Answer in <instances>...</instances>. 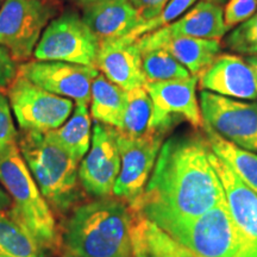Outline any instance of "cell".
<instances>
[{
	"instance_id": "cell-1",
	"label": "cell",
	"mask_w": 257,
	"mask_h": 257,
	"mask_svg": "<svg viewBox=\"0 0 257 257\" xmlns=\"http://www.w3.org/2000/svg\"><path fill=\"white\" fill-rule=\"evenodd\" d=\"M205 135H174L165 141L149 181L128 207L160 229L192 220L225 198L210 161Z\"/></svg>"
},
{
	"instance_id": "cell-2",
	"label": "cell",
	"mask_w": 257,
	"mask_h": 257,
	"mask_svg": "<svg viewBox=\"0 0 257 257\" xmlns=\"http://www.w3.org/2000/svg\"><path fill=\"white\" fill-rule=\"evenodd\" d=\"M134 212L118 198H98L74 208L61 242L75 257H134Z\"/></svg>"
},
{
	"instance_id": "cell-3",
	"label": "cell",
	"mask_w": 257,
	"mask_h": 257,
	"mask_svg": "<svg viewBox=\"0 0 257 257\" xmlns=\"http://www.w3.org/2000/svg\"><path fill=\"white\" fill-rule=\"evenodd\" d=\"M17 144L31 175L51 208L66 213L80 199L79 162L47 133L23 131Z\"/></svg>"
},
{
	"instance_id": "cell-4",
	"label": "cell",
	"mask_w": 257,
	"mask_h": 257,
	"mask_svg": "<svg viewBox=\"0 0 257 257\" xmlns=\"http://www.w3.org/2000/svg\"><path fill=\"white\" fill-rule=\"evenodd\" d=\"M0 185L11 198L10 216L23 225L44 249H55L61 238L55 216L31 175L17 143L0 154Z\"/></svg>"
},
{
	"instance_id": "cell-5",
	"label": "cell",
	"mask_w": 257,
	"mask_h": 257,
	"mask_svg": "<svg viewBox=\"0 0 257 257\" xmlns=\"http://www.w3.org/2000/svg\"><path fill=\"white\" fill-rule=\"evenodd\" d=\"M163 231L194 257H257L234 224L225 198L201 216L173 224Z\"/></svg>"
},
{
	"instance_id": "cell-6",
	"label": "cell",
	"mask_w": 257,
	"mask_h": 257,
	"mask_svg": "<svg viewBox=\"0 0 257 257\" xmlns=\"http://www.w3.org/2000/svg\"><path fill=\"white\" fill-rule=\"evenodd\" d=\"M59 9L55 0H4L0 6V47L16 62H27Z\"/></svg>"
},
{
	"instance_id": "cell-7",
	"label": "cell",
	"mask_w": 257,
	"mask_h": 257,
	"mask_svg": "<svg viewBox=\"0 0 257 257\" xmlns=\"http://www.w3.org/2000/svg\"><path fill=\"white\" fill-rule=\"evenodd\" d=\"M99 47L100 40L83 19L74 12H67L48 24L34 56L38 61H61L95 67Z\"/></svg>"
},
{
	"instance_id": "cell-8",
	"label": "cell",
	"mask_w": 257,
	"mask_h": 257,
	"mask_svg": "<svg viewBox=\"0 0 257 257\" xmlns=\"http://www.w3.org/2000/svg\"><path fill=\"white\" fill-rule=\"evenodd\" d=\"M10 107L23 131L49 133L68 120L74 101L53 94L21 74L6 89Z\"/></svg>"
},
{
	"instance_id": "cell-9",
	"label": "cell",
	"mask_w": 257,
	"mask_h": 257,
	"mask_svg": "<svg viewBox=\"0 0 257 257\" xmlns=\"http://www.w3.org/2000/svg\"><path fill=\"white\" fill-rule=\"evenodd\" d=\"M204 125L234 146L257 153V104L201 91Z\"/></svg>"
},
{
	"instance_id": "cell-10",
	"label": "cell",
	"mask_w": 257,
	"mask_h": 257,
	"mask_svg": "<svg viewBox=\"0 0 257 257\" xmlns=\"http://www.w3.org/2000/svg\"><path fill=\"white\" fill-rule=\"evenodd\" d=\"M198 81V76L191 75L144 85L154 106L153 131L166 135L180 120H186L195 130L204 127L197 95Z\"/></svg>"
},
{
	"instance_id": "cell-11",
	"label": "cell",
	"mask_w": 257,
	"mask_h": 257,
	"mask_svg": "<svg viewBox=\"0 0 257 257\" xmlns=\"http://www.w3.org/2000/svg\"><path fill=\"white\" fill-rule=\"evenodd\" d=\"M165 136L152 131L142 137L131 138L117 131L120 170L113 188L115 198L128 205L142 194L155 167Z\"/></svg>"
},
{
	"instance_id": "cell-12",
	"label": "cell",
	"mask_w": 257,
	"mask_h": 257,
	"mask_svg": "<svg viewBox=\"0 0 257 257\" xmlns=\"http://www.w3.org/2000/svg\"><path fill=\"white\" fill-rule=\"evenodd\" d=\"M99 73L95 67L61 61L34 60L18 66V74L35 85L87 107L91 102L92 83Z\"/></svg>"
},
{
	"instance_id": "cell-13",
	"label": "cell",
	"mask_w": 257,
	"mask_h": 257,
	"mask_svg": "<svg viewBox=\"0 0 257 257\" xmlns=\"http://www.w3.org/2000/svg\"><path fill=\"white\" fill-rule=\"evenodd\" d=\"M119 170L117 130L108 125L95 123L91 148L79 165V182L92 197H111Z\"/></svg>"
},
{
	"instance_id": "cell-14",
	"label": "cell",
	"mask_w": 257,
	"mask_h": 257,
	"mask_svg": "<svg viewBox=\"0 0 257 257\" xmlns=\"http://www.w3.org/2000/svg\"><path fill=\"white\" fill-rule=\"evenodd\" d=\"M198 79L201 91L238 100L257 99L256 74L246 59L238 55L219 54Z\"/></svg>"
},
{
	"instance_id": "cell-15",
	"label": "cell",
	"mask_w": 257,
	"mask_h": 257,
	"mask_svg": "<svg viewBox=\"0 0 257 257\" xmlns=\"http://www.w3.org/2000/svg\"><path fill=\"white\" fill-rule=\"evenodd\" d=\"M136 43L140 50L163 48L192 75L198 78L219 55L221 49L219 41L172 35L166 27L140 37Z\"/></svg>"
},
{
	"instance_id": "cell-16",
	"label": "cell",
	"mask_w": 257,
	"mask_h": 257,
	"mask_svg": "<svg viewBox=\"0 0 257 257\" xmlns=\"http://www.w3.org/2000/svg\"><path fill=\"white\" fill-rule=\"evenodd\" d=\"M210 161L223 187L234 224L257 252V193L212 150Z\"/></svg>"
},
{
	"instance_id": "cell-17",
	"label": "cell",
	"mask_w": 257,
	"mask_h": 257,
	"mask_svg": "<svg viewBox=\"0 0 257 257\" xmlns=\"http://www.w3.org/2000/svg\"><path fill=\"white\" fill-rule=\"evenodd\" d=\"M95 67L126 92L146 85L141 51L136 41L126 36L100 41Z\"/></svg>"
},
{
	"instance_id": "cell-18",
	"label": "cell",
	"mask_w": 257,
	"mask_h": 257,
	"mask_svg": "<svg viewBox=\"0 0 257 257\" xmlns=\"http://www.w3.org/2000/svg\"><path fill=\"white\" fill-rule=\"evenodd\" d=\"M82 19L100 41L127 36L144 22L130 0H104L86 6Z\"/></svg>"
},
{
	"instance_id": "cell-19",
	"label": "cell",
	"mask_w": 257,
	"mask_h": 257,
	"mask_svg": "<svg viewBox=\"0 0 257 257\" xmlns=\"http://www.w3.org/2000/svg\"><path fill=\"white\" fill-rule=\"evenodd\" d=\"M166 28L172 35L202 40L219 41L227 32L223 6L213 0H200Z\"/></svg>"
},
{
	"instance_id": "cell-20",
	"label": "cell",
	"mask_w": 257,
	"mask_h": 257,
	"mask_svg": "<svg viewBox=\"0 0 257 257\" xmlns=\"http://www.w3.org/2000/svg\"><path fill=\"white\" fill-rule=\"evenodd\" d=\"M89 114L96 123L119 130L126 106V91L99 73L91 88Z\"/></svg>"
},
{
	"instance_id": "cell-21",
	"label": "cell",
	"mask_w": 257,
	"mask_h": 257,
	"mask_svg": "<svg viewBox=\"0 0 257 257\" xmlns=\"http://www.w3.org/2000/svg\"><path fill=\"white\" fill-rule=\"evenodd\" d=\"M91 118L87 106L76 105L66 123L47 134L72 159L80 163L91 148L93 131Z\"/></svg>"
},
{
	"instance_id": "cell-22",
	"label": "cell",
	"mask_w": 257,
	"mask_h": 257,
	"mask_svg": "<svg viewBox=\"0 0 257 257\" xmlns=\"http://www.w3.org/2000/svg\"><path fill=\"white\" fill-rule=\"evenodd\" d=\"M202 130L212 152L257 193V154L224 140L207 125Z\"/></svg>"
},
{
	"instance_id": "cell-23",
	"label": "cell",
	"mask_w": 257,
	"mask_h": 257,
	"mask_svg": "<svg viewBox=\"0 0 257 257\" xmlns=\"http://www.w3.org/2000/svg\"><path fill=\"white\" fill-rule=\"evenodd\" d=\"M133 238L140 242L148 257H194L166 231L135 212Z\"/></svg>"
},
{
	"instance_id": "cell-24",
	"label": "cell",
	"mask_w": 257,
	"mask_h": 257,
	"mask_svg": "<svg viewBox=\"0 0 257 257\" xmlns=\"http://www.w3.org/2000/svg\"><path fill=\"white\" fill-rule=\"evenodd\" d=\"M0 257H48V255L23 225L10 216L9 211H0Z\"/></svg>"
},
{
	"instance_id": "cell-25",
	"label": "cell",
	"mask_w": 257,
	"mask_h": 257,
	"mask_svg": "<svg viewBox=\"0 0 257 257\" xmlns=\"http://www.w3.org/2000/svg\"><path fill=\"white\" fill-rule=\"evenodd\" d=\"M153 113L152 98L144 86L127 91L123 121L117 131L131 138L142 137L152 133Z\"/></svg>"
},
{
	"instance_id": "cell-26",
	"label": "cell",
	"mask_w": 257,
	"mask_h": 257,
	"mask_svg": "<svg viewBox=\"0 0 257 257\" xmlns=\"http://www.w3.org/2000/svg\"><path fill=\"white\" fill-rule=\"evenodd\" d=\"M140 51L146 83L185 79L192 75L163 48H148Z\"/></svg>"
},
{
	"instance_id": "cell-27",
	"label": "cell",
	"mask_w": 257,
	"mask_h": 257,
	"mask_svg": "<svg viewBox=\"0 0 257 257\" xmlns=\"http://www.w3.org/2000/svg\"><path fill=\"white\" fill-rule=\"evenodd\" d=\"M197 2L198 0H169L168 4L166 5V8L162 10V12L157 17L143 22L140 27L131 31L126 37L136 41L144 35L168 27L169 24L174 23L182 15L186 14Z\"/></svg>"
},
{
	"instance_id": "cell-28",
	"label": "cell",
	"mask_w": 257,
	"mask_h": 257,
	"mask_svg": "<svg viewBox=\"0 0 257 257\" xmlns=\"http://www.w3.org/2000/svg\"><path fill=\"white\" fill-rule=\"evenodd\" d=\"M227 48L245 56H257V11L233 29L225 40Z\"/></svg>"
},
{
	"instance_id": "cell-29",
	"label": "cell",
	"mask_w": 257,
	"mask_h": 257,
	"mask_svg": "<svg viewBox=\"0 0 257 257\" xmlns=\"http://www.w3.org/2000/svg\"><path fill=\"white\" fill-rule=\"evenodd\" d=\"M224 23L227 30L246 22L257 11V0H227L225 3Z\"/></svg>"
},
{
	"instance_id": "cell-30",
	"label": "cell",
	"mask_w": 257,
	"mask_h": 257,
	"mask_svg": "<svg viewBox=\"0 0 257 257\" xmlns=\"http://www.w3.org/2000/svg\"><path fill=\"white\" fill-rule=\"evenodd\" d=\"M18 131L16 128L8 94L0 91V154L11 144L17 143Z\"/></svg>"
},
{
	"instance_id": "cell-31",
	"label": "cell",
	"mask_w": 257,
	"mask_h": 257,
	"mask_svg": "<svg viewBox=\"0 0 257 257\" xmlns=\"http://www.w3.org/2000/svg\"><path fill=\"white\" fill-rule=\"evenodd\" d=\"M18 74L17 62L5 48L0 47V91H5Z\"/></svg>"
},
{
	"instance_id": "cell-32",
	"label": "cell",
	"mask_w": 257,
	"mask_h": 257,
	"mask_svg": "<svg viewBox=\"0 0 257 257\" xmlns=\"http://www.w3.org/2000/svg\"><path fill=\"white\" fill-rule=\"evenodd\" d=\"M130 2L146 22L157 17L168 4L169 0H130Z\"/></svg>"
},
{
	"instance_id": "cell-33",
	"label": "cell",
	"mask_w": 257,
	"mask_h": 257,
	"mask_svg": "<svg viewBox=\"0 0 257 257\" xmlns=\"http://www.w3.org/2000/svg\"><path fill=\"white\" fill-rule=\"evenodd\" d=\"M12 201L8 192L0 185V211H9L11 208Z\"/></svg>"
},
{
	"instance_id": "cell-34",
	"label": "cell",
	"mask_w": 257,
	"mask_h": 257,
	"mask_svg": "<svg viewBox=\"0 0 257 257\" xmlns=\"http://www.w3.org/2000/svg\"><path fill=\"white\" fill-rule=\"evenodd\" d=\"M133 249H134V257H148V255L144 251V249L142 248L140 242L136 239L133 238Z\"/></svg>"
},
{
	"instance_id": "cell-35",
	"label": "cell",
	"mask_w": 257,
	"mask_h": 257,
	"mask_svg": "<svg viewBox=\"0 0 257 257\" xmlns=\"http://www.w3.org/2000/svg\"><path fill=\"white\" fill-rule=\"evenodd\" d=\"M246 61H248L250 66L252 67L253 72L256 74V80H257V56H246Z\"/></svg>"
},
{
	"instance_id": "cell-36",
	"label": "cell",
	"mask_w": 257,
	"mask_h": 257,
	"mask_svg": "<svg viewBox=\"0 0 257 257\" xmlns=\"http://www.w3.org/2000/svg\"><path fill=\"white\" fill-rule=\"evenodd\" d=\"M76 2L79 3L80 5L82 6H89V5H93L95 4V3H99V2H104V0H76Z\"/></svg>"
},
{
	"instance_id": "cell-37",
	"label": "cell",
	"mask_w": 257,
	"mask_h": 257,
	"mask_svg": "<svg viewBox=\"0 0 257 257\" xmlns=\"http://www.w3.org/2000/svg\"><path fill=\"white\" fill-rule=\"evenodd\" d=\"M213 2H216V3H218V4L223 5V4H225V3L227 2V0H213Z\"/></svg>"
},
{
	"instance_id": "cell-38",
	"label": "cell",
	"mask_w": 257,
	"mask_h": 257,
	"mask_svg": "<svg viewBox=\"0 0 257 257\" xmlns=\"http://www.w3.org/2000/svg\"><path fill=\"white\" fill-rule=\"evenodd\" d=\"M63 257H75V256H73V255H69V253H66V255H64Z\"/></svg>"
},
{
	"instance_id": "cell-39",
	"label": "cell",
	"mask_w": 257,
	"mask_h": 257,
	"mask_svg": "<svg viewBox=\"0 0 257 257\" xmlns=\"http://www.w3.org/2000/svg\"><path fill=\"white\" fill-rule=\"evenodd\" d=\"M0 4H2V0H0Z\"/></svg>"
}]
</instances>
